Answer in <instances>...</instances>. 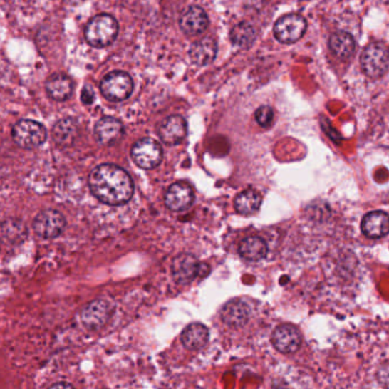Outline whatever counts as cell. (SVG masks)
Returning a JSON list of instances; mask_svg holds the SVG:
<instances>
[{
    "mask_svg": "<svg viewBox=\"0 0 389 389\" xmlns=\"http://www.w3.org/2000/svg\"><path fill=\"white\" fill-rule=\"evenodd\" d=\"M93 196L108 205H122L131 199L133 182L125 170L114 164H102L89 175Z\"/></svg>",
    "mask_w": 389,
    "mask_h": 389,
    "instance_id": "6da1fadb",
    "label": "cell"
},
{
    "mask_svg": "<svg viewBox=\"0 0 389 389\" xmlns=\"http://www.w3.org/2000/svg\"><path fill=\"white\" fill-rule=\"evenodd\" d=\"M119 34V23L112 15L99 14L93 17L85 30L87 43L95 48L112 45Z\"/></svg>",
    "mask_w": 389,
    "mask_h": 389,
    "instance_id": "7a4b0ae2",
    "label": "cell"
},
{
    "mask_svg": "<svg viewBox=\"0 0 389 389\" xmlns=\"http://www.w3.org/2000/svg\"><path fill=\"white\" fill-rule=\"evenodd\" d=\"M15 144L24 150H34L47 140V130L39 122L33 120H20L11 130Z\"/></svg>",
    "mask_w": 389,
    "mask_h": 389,
    "instance_id": "3957f363",
    "label": "cell"
},
{
    "mask_svg": "<svg viewBox=\"0 0 389 389\" xmlns=\"http://www.w3.org/2000/svg\"><path fill=\"white\" fill-rule=\"evenodd\" d=\"M361 66L369 78L378 79L389 68V51L385 43H371L361 55Z\"/></svg>",
    "mask_w": 389,
    "mask_h": 389,
    "instance_id": "277c9868",
    "label": "cell"
},
{
    "mask_svg": "<svg viewBox=\"0 0 389 389\" xmlns=\"http://www.w3.org/2000/svg\"><path fill=\"white\" fill-rule=\"evenodd\" d=\"M133 82L131 76L123 71H113L106 74L100 82V91L110 102H122L133 93Z\"/></svg>",
    "mask_w": 389,
    "mask_h": 389,
    "instance_id": "5b68a950",
    "label": "cell"
},
{
    "mask_svg": "<svg viewBox=\"0 0 389 389\" xmlns=\"http://www.w3.org/2000/svg\"><path fill=\"white\" fill-rule=\"evenodd\" d=\"M308 23L299 14H287L280 17L274 24V37L282 43H294L304 36Z\"/></svg>",
    "mask_w": 389,
    "mask_h": 389,
    "instance_id": "8992f818",
    "label": "cell"
},
{
    "mask_svg": "<svg viewBox=\"0 0 389 389\" xmlns=\"http://www.w3.org/2000/svg\"><path fill=\"white\" fill-rule=\"evenodd\" d=\"M32 227L40 238L54 239L64 232L66 220L64 215L56 209H45L34 217Z\"/></svg>",
    "mask_w": 389,
    "mask_h": 389,
    "instance_id": "52a82bcc",
    "label": "cell"
},
{
    "mask_svg": "<svg viewBox=\"0 0 389 389\" xmlns=\"http://www.w3.org/2000/svg\"><path fill=\"white\" fill-rule=\"evenodd\" d=\"M131 156L138 167L150 170L160 165L163 157V152L161 146L155 140L142 138L133 145Z\"/></svg>",
    "mask_w": 389,
    "mask_h": 389,
    "instance_id": "ba28073f",
    "label": "cell"
},
{
    "mask_svg": "<svg viewBox=\"0 0 389 389\" xmlns=\"http://www.w3.org/2000/svg\"><path fill=\"white\" fill-rule=\"evenodd\" d=\"M112 316V306L104 299H96L81 312V321L87 329L97 330L104 327Z\"/></svg>",
    "mask_w": 389,
    "mask_h": 389,
    "instance_id": "9c48e42d",
    "label": "cell"
},
{
    "mask_svg": "<svg viewBox=\"0 0 389 389\" xmlns=\"http://www.w3.org/2000/svg\"><path fill=\"white\" fill-rule=\"evenodd\" d=\"M272 344L284 354L297 352L302 344V336L297 328L291 324H282L272 333Z\"/></svg>",
    "mask_w": 389,
    "mask_h": 389,
    "instance_id": "30bf717a",
    "label": "cell"
},
{
    "mask_svg": "<svg viewBox=\"0 0 389 389\" xmlns=\"http://www.w3.org/2000/svg\"><path fill=\"white\" fill-rule=\"evenodd\" d=\"M199 268L200 263L194 255L182 253L173 259V278L180 285H186L199 276Z\"/></svg>",
    "mask_w": 389,
    "mask_h": 389,
    "instance_id": "8fae6325",
    "label": "cell"
},
{
    "mask_svg": "<svg viewBox=\"0 0 389 389\" xmlns=\"http://www.w3.org/2000/svg\"><path fill=\"white\" fill-rule=\"evenodd\" d=\"M209 24V16L199 6H192L185 11L180 19L181 30L190 37L204 33Z\"/></svg>",
    "mask_w": 389,
    "mask_h": 389,
    "instance_id": "7c38bea8",
    "label": "cell"
},
{
    "mask_svg": "<svg viewBox=\"0 0 389 389\" xmlns=\"http://www.w3.org/2000/svg\"><path fill=\"white\" fill-rule=\"evenodd\" d=\"M194 190L190 185L177 182L170 187L165 194V204L171 211L181 212L190 209L194 203Z\"/></svg>",
    "mask_w": 389,
    "mask_h": 389,
    "instance_id": "4fadbf2b",
    "label": "cell"
},
{
    "mask_svg": "<svg viewBox=\"0 0 389 389\" xmlns=\"http://www.w3.org/2000/svg\"><path fill=\"white\" fill-rule=\"evenodd\" d=\"M158 135L164 144L178 145L187 135V123L180 115L169 116L158 128Z\"/></svg>",
    "mask_w": 389,
    "mask_h": 389,
    "instance_id": "5bb4252c",
    "label": "cell"
},
{
    "mask_svg": "<svg viewBox=\"0 0 389 389\" xmlns=\"http://www.w3.org/2000/svg\"><path fill=\"white\" fill-rule=\"evenodd\" d=\"M361 229L368 238L385 237L389 234V215L381 211L370 212L363 217Z\"/></svg>",
    "mask_w": 389,
    "mask_h": 389,
    "instance_id": "9a60e30c",
    "label": "cell"
},
{
    "mask_svg": "<svg viewBox=\"0 0 389 389\" xmlns=\"http://www.w3.org/2000/svg\"><path fill=\"white\" fill-rule=\"evenodd\" d=\"M221 319L229 327H243L249 322V306L239 299H232L223 306L221 311Z\"/></svg>",
    "mask_w": 389,
    "mask_h": 389,
    "instance_id": "2e32d148",
    "label": "cell"
},
{
    "mask_svg": "<svg viewBox=\"0 0 389 389\" xmlns=\"http://www.w3.org/2000/svg\"><path fill=\"white\" fill-rule=\"evenodd\" d=\"M46 91L51 99L56 102H64L73 93V82L68 76L62 73L53 74L46 81Z\"/></svg>",
    "mask_w": 389,
    "mask_h": 389,
    "instance_id": "e0dca14e",
    "label": "cell"
},
{
    "mask_svg": "<svg viewBox=\"0 0 389 389\" xmlns=\"http://www.w3.org/2000/svg\"><path fill=\"white\" fill-rule=\"evenodd\" d=\"M28 237V228L23 221L9 219L0 224V243L20 245Z\"/></svg>",
    "mask_w": 389,
    "mask_h": 389,
    "instance_id": "ac0fdd59",
    "label": "cell"
},
{
    "mask_svg": "<svg viewBox=\"0 0 389 389\" xmlns=\"http://www.w3.org/2000/svg\"><path fill=\"white\" fill-rule=\"evenodd\" d=\"M123 127L121 122L114 118H103L97 122L95 135L102 145H112L121 138Z\"/></svg>",
    "mask_w": 389,
    "mask_h": 389,
    "instance_id": "d6986e66",
    "label": "cell"
},
{
    "mask_svg": "<svg viewBox=\"0 0 389 389\" xmlns=\"http://www.w3.org/2000/svg\"><path fill=\"white\" fill-rule=\"evenodd\" d=\"M217 54V43L213 38L206 37L194 43L190 48V56L196 65L209 64L215 60Z\"/></svg>",
    "mask_w": 389,
    "mask_h": 389,
    "instance_id": "ffe728a7",
    "label": "cell"
},
{
    "mask_svg": "<svg viewBox=\"0 0 389 389\" xmlns=\"http://www.w3.org/2000/svg\"><path fill=\"white\" fill-rule=\"evenodd\" d=\"M209 339V329L202 323H192L181 333V341L187 350H202Z\"/></svg>",
    "mask_w": 389,
    "mask_h": 389,
    "instance_id": "44dd1931",
    "label": "cell"
},
{
    "mask_svg": "<svg viewBox=\"0 0 389 389\" xmlns=\"http://www.w3.org/2000/svg\"><path fill=\"white\" fill-rule=\"evenodd\" d=\"M78 133H79V129H78V123L76 120L65 118V119L57 122L56 125L53 127L51 135L57 145L66 147L73 144Z\"/></svg>",
    "mask_w": 389,
    "mask_h": 389,
    "instance_id": "7402d4cb",
    "label": "cell"
},
{
    "mask_svg": "<svg viewBox=\"0 0 389 389\" xmlns=\"http://www.w3.org/2000/svg\"><path fill=\"white\" fill-rule=\"evenodd\" d=\"M329 48L339 60H347L356 51V41L347 32H336L330 37Z\"/></svg>",
    "mask_w": 389,
    "mask_h": 389,
    "instance_id": "603a6c76",
    "label": "cell"
},
{
    "mask_svg": "<svg viewBox=\"0 0 389 389\" xmlns=\"http://www.w3.org/2000/svg\"><path fill=\"white\" fill-rule=\"evenodd\" d=\"M239 253L247 261L257 262L268 254V246L262 238L247 237L240 243Z\"/></svg>",
    "mask_w": 389,
    "mask_h": 389,
    "instance_id": "cb8c5ba5",
    "label": "cell"
},
{
    "mask_svg": "<svg viewBox=\"0 0 389 389\" xmlns=\"http://www.w3.org/2000/svg\"><path fill=\"white\" fill-rule=\"evenodd\" d=\"M261 203H262L261 194L256 190L249 188L238 194L234 199V209L240 214H253L259 209Z\"/></svg>",
    "mask_w": 389,
    "mask_h": 389,
    "instance_id": "d4e9b609",
    "label": "cell"
},
{
    "mask_svg": "<svg viewBox=\"0 0 389 389\" xmlns=\"http://www.w3.org/2000/svg\"><path fill=\"white\" fill-rule=\"evenodd\" d=\"M230 39L239 48H249L256 39V30L249 22H240L230 32Z\"/></svg>",
    "mask_w": 389,
    "mask_h": 389,
    "instance_id": "484cf974",
    "label": "cell"
},
{
    "mask_svg": "<svg viewBox=\"0 0 389 389\" xmlns=\"http://www.w3.org/2000/svg\"><path fill=\"white\" fill-rule=\"evenodd\" d=\"M255 119L261 127H270L274 121V110L270 106H261L255 113Z\"/></svg>",
    "mask_w": 389,
    "mask_h": 389,
    "instance_id": "4316f807",
    "label": "cell"
},
{
    "mask_svg": "<svg viewBox=\"0 0 389 389\" xmlns=\"http://www.w3.org/2000/svg\"><path fill=\"white\" fill-rule=\"evenodd\" d=\"M377 378H378L379 383H380L385 388L389 389V362L381 365L378 373H377Z\"/></svg>",
    "mask_w": 389,
    "mask_h": 389,
    "instance_id": "83f0119b",
    "label": "cell"
},
{
    "mask_svg": "<svg viewBox=\"0 0 389 389\" xmlns=\"http://www.w3.org/2000/svg\"><path fill=\"white\" fill-rule=\"evenodd\" d=\"M81 100L82 103L85 105L93 104V100H95V91H93V89L90 85H85V87L82 89Z\"/></svg>",
    "mask_w": 389,
    "mask_h": 389,
    "instance_id": "f1b7e54d",
    "label": "cell"
},
{
    "mask_svg": "<svg viewBox=\"0 0 389 389\" xmlns=\"http://www.w3.org/2000/svg\"><path fill=\"white\" fill-rule=\"evenodd\" d=\"M48 389H74V387L71 384H68V383H57V384L49 387Z\"/></svg>",
    "mask_w": 389,
    "mask_h": 389,
    "instance_id": "f546056e",
    "label": "cell"
}]
</instances>
